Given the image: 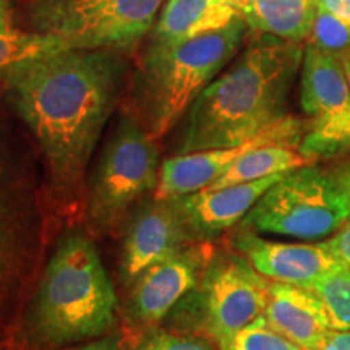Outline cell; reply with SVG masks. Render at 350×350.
Listing matches in <instances>:
<instances>
[{
	"label": "cell",
	"mask_w": 350,
	"mask_h": 350,
	"mask_svg": "<svg viewBox=\"0 0 350 350\" xmlns=\"http://www.w3.org/2000/svg\"><path fill=\"white\" fill-rule=\"evenodd\" d=\"M125 52L70 49L20 68L8 98L36 139L52 214L85 217L88 170L125 86Z\"/></svg>",
	"instance_id": "cell-1"
},
{
	"label": "cell",
	"mask_w": 350,
	"mask_h": 350,
	"mask_svg": "<svg viewBox=\"0 0 350 350\" xmlns=\"http://www.w3.org/2000/svg\"><path fill=\"white\" fill-rule=\"evenodd\" d=\"M304 47L273 36L248 46L188 109L175 154L235 146L287 117Z\"/></svg>",
	"instance_id": "cell-2"
},
{
	"label": "cell",
	"mask_w": 350,
	"mask_h": 350,
	"mask_svg": "<svg viewBox=\"0 0 350 350\" xmlns=\"http://www.w3.org/2000/svg\"><path fill=\"white\" fill-rule=\"evenodd\" d=\"M120 305L93 234L57 239L18 323L21 350H59L112 334Z\"/></svg>",
	"instance_id": "cell-3"
},
{
	"label": "cell",
	"mask_w": 350,
	"mask_h": 350,
	"mask_svg": "<svg viewBox=\"0 0 350 350\" xmlns=\"http://www.w3.org/2000/svg\"><path fill=\"white\" fill-rule=\"evenodd\" d=\"M247 29L240 16L219 31L188 41H150L131 77L126 109L159 142L237 55Z\"/></svg>",
	"instance_id": "cell-4"
},
{
	"label": "cell",
	"mask_w": 350,
	"mask_h": 350,
	"mask_svg": "<svg viewBox=\"0 0 350 350\" xmlns=\"http://www.w3.org/2000/svg\"><path fill=\"white\" fill-rule=\"evenodd\" d=\"M271 281L239 252L214 253L198 284L161 326L229 350L240 331L265 314Z\"/></svg>",
	"instance_id": "cell-5"
},
{
	"label": "cell",
	"mask_w": 350,
	"mask_h": 350,
	"mask_svg": "<svg viewBox=\"0 0 350 350\" xmlns=\"http://www.w3.org/2000/svg\"><path fill=\"white\" fill-rule=\"evenodd\" d=\"M159 156L157 139L125 107L88 175L85 219L91 234H122L131 208L151 191L154 195Z\"/></svg>",
	"instance_id": "cell-6"
},
{
	"label": "cell",
	"mask_w": 350,
	"mask_h": 350,
	"mask_svg": "<svg viewBox=\"0 0 350 350\" xmlns=\"http://www.w3.org/2000/svg\"><path fill=\"white\" fill-rule=\"evenodd\" d=\"M349 219L350 195L344 178L312 164L284 174L240 222V229L299 240H326Z\"/></svg>",
	"instance_id": "cell-7"
},
{
	"label": "cell",
	"mask_w": 350,
	"mask_h": 350,
	"mask_svg": "<svg viewBox=\"0 0 350 350\" xmlns=\"http://www.w3.org/2000/svg\"><path fill=\"white\" fill-rule=\"evenodd\" d=\"M47 227L36 183L0 137V317L33 282L47 243Z\"/></svg>",
	"instance_id": "cell-8"
},
{
	"label": "cell",
	"mask_w": 350,
	"mask_h": 350,
	"mask_svg": "<svg viewBox=\"0 0 350 350\" xmlns=\"http://www.w3.org/2000/svg\"><path fill=\"white\" fill-rule=\"evenodd\" d=\"M167 0H34V31L64 38L72 49L125 52L151 33Z\"/></svg>",
	"instance_id": "cell-9"
},
{
	"label": "cell",
	"mask_w": 350,
	"mask_h": 350,
	"mask_svg": "<svg viewBox=\"0 0 350 350\" xmlns=\"http://www.w3.org/2000/svg\"><path fill=\"white\" fill-rule=\"evenodd\" d=\"M300 106L312 119L300 143L317 159L350 142V86L340 55L306 44L300 67Z\"/></svg>",
	"instance_id": "cell-10"
},
{
	"label": "cell",
	"mask_w": 350,
	"mask_h": 350,
	"mask_svg": "<svg viewBox=\"0 0 350 350\" xmlns=\"http://www.w3.org/2000/svg\"><path fill=\"white\" fill-rule=\"evenodd\" d=\"M214 255L209 242H195L157 262L126 288L120 314L131 336L161 326L193 288Z\"/></svg>",
	"instance_id": "cell-11"
},
{
	"label": "cell",
	"mask_w": 350,
	"mask_h": 350,
	"mask_svg": "<svg viewBox=\"0 0 350 350\" xmlns=\"http://www.w3.org/2000/svg\"><path fill=\"white\" fill-rule=\"evenodd\" d=\"M306 125L295 117H284L278 124L266 129L247 142L227 148L195 151L188 154H175L163 161L159 183L154 196L159 200L177 198L211 187L221 178L230 165L247 152L268 144H292L299 146L304 139Z\"/></svg>",
	"instance_id": "cell-12"
},
{
	"label": "cell",
	"mask_w": 350,
	"mask_h": 350,
	"mask_svg": "<svg viewBox=\"0 0 350 350\" xmlns=\"http://www.w3.org/2000/svg\"><path fill=\"white\" fill-rule=\"evenodd\" d=\"M122 234L117 278L124 292L157 262L195 243L174 200H159L154 195L131 211Z\"/></svg>",
	"instance_id": "cell-13"
},
{
	"label": "cell",
	"mask_w": 350,
	"mask_h": 350,
	"mask_svg": "<svg viewBox=\"0 0 350 350\" xmlns=\"http://www.w3.org/2000/svg\"><path fill=\"white\" fill-rule=\"evenodd\" d=\"M232 247L268 281L304 288H312L319 278L344 266L321 243L275 242L245 229L234 235Z\"/></svg>",
	"instance_id": "cell-14"
},
{
	"label": "cell",
	"mask_w": 350,
	"mask_h": 350,
	"mask_svg": "<svg viewBox=\"0 0 350 350\" xmlns=\"http://www.w3.org/2000/svg\"><path fill=\"white\" fill-rule=\"evenodd\" d=\"M284 174L224 188H204L174 200L193 242H209L240 224L253 206Z\"/></svg>",
	"instance_id": "cell-15"
},
{
	"label": "cell",
	"mask_w": 350,
	"mask_h": 350,
	"mask_svg": "<svg viewBox=\"0 0 350 350\" xmlns=\"http://www.w3.org/2000/svg\"><path fill=\"white\" fill-rule=\"evenodd\" d=\"M262 317L274 331L301 350H318L334 331L318 295L310 288L288 284L271 282Z\"/></svg>",
	"instance_id": "cell-16"
},
{
	"label": "cell",
	"mask_w": 350,
	"mask_h": 350,
	"mask_svg": "<svg viewBox=\"0 0 350 350\" xmlns=\"http://www.w3.org/2000/svg\"><path fill=\"white\" fill-rule=\"evenodd\" d=\"M240 16L224 0H167L154 21L150 41H188L219 31Z\"/></svg>",
	"instance_id": "cell-17"
},
{
	"label": "cell",
	"mask_w": 350,
	"mask_h": 350,
	"mask_svg": "<svg viewBox=\"0 0 350 350\" xmlns=\"http://www.w3.org/2000/svg\"><path fill=\"white\" fill-rule=\"evenodd\" d=\"M317 8V0H258L240 15L265 36L301 42L308 39Z\"/></svg>",
	"instance_id": "cell-18"
},
{
	"label": "cell",
	"mask_w": 350,
	"mask_h": 350,
	"mask_svg": "<svg viewBox=\"0 0 350 350\" xmlns=\"http://www.w3.org/2000/svg\"><path fill=\"white\" fill-rule=\"evenodd\" d=\"M313 157L304 154L299 146L292 144H268V146L256 148L242 157H239L230 169L213 183L214 188H224L237 183H247L261 180L271 175L287 174L291 170L312 165Z\"/></svg>",
	"instance_id": "cell-19"
},
{
	"label": "cell",
	"mask_w": 350,
	"mask_h": 350,
	"mask_svg": "<svg viewBox=\"0 0 350 350\" xmlns=\"http://www.w3.org/2000/svg\"><path fill=\"white\" fill-rule=\"evenodd\" d=\"M70 49L72 46L64 38L52 33L18 29L0 33V80L5 81L20 68Z\"/></svg>",
	"instance_id": "cell-20"
},
{
	"label": "cell",
	"mask_w": 350,
	"mask_h": 350,
	"mask_svg": "<svg viewBox=\"0 0 350 350\" xmlns=\"http://www.w3.org/2000/svg\"><path fill=\"white\" fill-rule=\"evenodd\" d=\"M310 291L325 305L332 329L350 331V268L340 266L325 274Z\"/></svg>",
	"instance_id": "cell-21"
},
{
	"label": "cell",
	"mask_w": 350,
	"mask_h": 350,
	"mask_svg": "<svg viewBox=\"0 0 350 350\" xmlns=\"http://www.w3.org/2000/svg\"><path fill=\"white\" fill-rule=\"evenodd\" d=\"M126 350H219L208 339L196 334H188L169 329L165 326H156L138 332L129 339Z\"/></svg>",
	"instance_id": "cell-22"
},
{
	"label": "cell",
	"mask_w": 350,
	"mask_h": 350,
	"mask_svg": "<svg viewBox=\"0 0 350 350\" xmlns=\"http://www.w3.org/2000/svg\"><path fill=\"white\" fill-rule=\"evenodd\" d=\"M306 44L331 54L342 55L350 51V23L318 7Z\"/></svg>",
	"instance_id": "cell-23"
},
{
	"label": "cell",
	"mask_w": 350,
	"mask_h": 350,
	"mask_svg": "<svg viewBox=\"0 0 350 350\" xmlns=\"http://www.w3.org/2000/svg\"><path fill=\"white\" fill-rule=\"evenodd\" d=\"M229 350H301L282 338L278 331H274L266 321L265 317H260L252 325L242 329L232 340Z\"/></svg>",
	"instance_id": "cell-24"
},
{
	"label": "cell",
	"mask_w": 350,
	"mask_h": 350,
	"mask_svg": "<svg viewBox=\"0 0 350 350\" xmlns=\"http://www.w3.org/2000/svg\"><path fill=\"white\" fill-rule=\"evenodd\" d=\"M321 245L340 265L350 268V219L332 237L323 240Z\"/></svg>",
	"instance_id": "cell-25"
},
{
	"label": "cell",
	"mask_w": 350,
	"mask_h": 350,
	"mask_svg": "<svg viewBox=\"0 0 350 350\" xmlns=\"http://www.w3.org/2000/svg\"><path fill=\"white\" fill-rule=\"evenodd\" d=\"M129 347V339L120 334H109L104 338L88 340V342L70 345V347H64L59 350H126Z\"/></svg>",
	"instance_id": "cell-26"
},
{
	"label": "cell",
	"mask_w": 350,
	"mask_h": 350,
	"mask_svg": "<svg viewBox=\"0 0 350 350\" xmlns=\"http://www.w3.org/2000/svg\"><path fill=\"white\" fill-rule=\"evenodd\" d=\"M318 350H350V331H332Z\"/></svg>",
	"instance_id": "cell-27"
},
{
	"label": "cell",
	"mask_w": 350,
	"mask_h": 350,
	"mask_svg": "<svg viewBox=\"0 0 350 350\" xmlns=\"http://www.w3.org/2000/svg\"><path fill=\"white\" fill-rule=\"evenodd\" d=\"M318 7L350 23V0H317Z\"/></svg>",
	"instance_id": "cell-28"
},
{
	"label": "cell",
	"mask_w": 350,
	"mask_h": 350,
	"mask_svg": "<svg viewBox=\"0 0 350 350\" xmlns=\"http://www.w3.org/2000/svg\"><path fill=\"white\" fill-rule=\"evenodd\" d=\"M15 31L12 20L10 3L8 0H0V33H12Z\"/></svg>",
	"instance_id": "cell-29"
},
{
	"label": "cell",
	"mask_w": 350,
	"mask_h": 350,
	"mask_svg": "<svg viewBox=\"0 0 350 350\" xmlns=\"http://www.w3.org/2000/svg\"><path fill=\"white\" fill-rule=\"evenodd\" d=\"M224 2H227V3H229V5L234 7L235 10H239L240 13H242L245 8L250 7L252 3L258 2V0H224Z\"/></svg>",
	"instance_id": "cell-30"
},
{
	"label": "cell",
	"mask_w": 350,
	"mask_h": 350,
	"mask_svg": "<svg viewBox=\"0 0 350 350\" xmlns=\"http://www.w3.org/2000/svg\"><path fill=\"white\" fill-rule=\"evenodd\" d=\"M340 59H342L344 70H345V75H347L349 86H350V51H347V52H345V54L340 55Z\"/></svg>",
	"instance_id": "cell-31"
},
{
	"label": "cell",
	"mask_w": 350,
	"mask_h": 350,
	"mask_svg": "<svg viewBox=\"0 0 350 350\" xmlns=\"http://www.w3.org/2000/svg\"><path fill=\"white\" fill-rule=\"evenodd\" d=\"M344 183H345V187H347V191H349V195H350V172L347 174V175H344Z\"/></svg>",
	"instance_id": "cell-32"
},
{
	"label": "cell",
	"mask_w": 350,
	"mask_h": 350,
	"mask_svg": "<svg viewBox=\"0 0 350 350\" xmlns=\"http://www.w3.org/2000/svg\"><path fill=\"white\" fill-rule=\"evenodd\" d=\"M0 344H2V336H0Z\"/></svg>",
	"instance_id": "cell-33"
}]
</instances>
